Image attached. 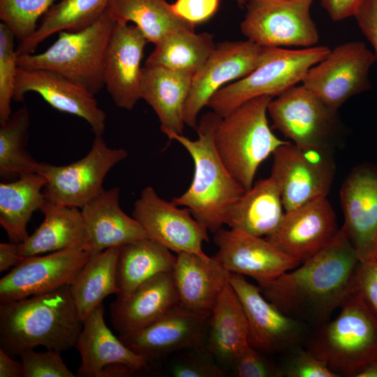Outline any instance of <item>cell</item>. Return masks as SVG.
<instances>
[{"label":"cell","instance_id":"39","mask_svg":"<svg viewBox=\"0 0 377 377\" xmlns=\"http://www.w3.org/2000/svg\"><path fill=\"white\" fill-rule=\"evenodd\" d=\"M13 32L4 23H0V124L11 116V101L18 70L17 54Z\"/></svg>","mask_w":377,"mask_h":377},{"label":"cell","instance_id":"19","mask_svg":"<svg viewBox=\"0 0 377 377\" xmlns=\"http://www.w3.org/2000/svg\"><path fill=\"white\" fill-rule=\"evenodd\" d=\"M343 213L341 229L360 262L377 258V167L353 169L340 190Z\"/></svg>","mask_w":377,"mask_h":377},{"label":"cell","instance_id":"43","mask_svg":"<svg viewBox=\"0 0 377 377\" xmlns=\"http://www.w3.org/2000/svg\"><path fill=\"white\" fill-rule=\"evenodd\" d=\"M230 367L237 377H278V365L250 345L235 357Z\"/></svg>","mask_w":377,"mask_h":377},{"label":"cell","instance_id":"1","mask_svg":"<svg viewBox=\"0 0 377 377\" xmlns=\"http://www.w3.org/2000/svg\"><path fill=\"white\" fill-rule=\"evenodd\" d=\"M360 261L343 230L325 247L297 267L258 285L286 315L316 328L330 320L351 292Z\"/></svg>","mask_w":377,"mask_h":377},{"label":"cell","instance_id":"8","mask_svg":"<svg viewBox=\"0 0 377 377\" xmlns=\"http://www.w3.org/2000/svg\"><path fill=\"white\" fill-rule=\"evenodd\" d=\"M267 113L273 127L302 150L332 154L343 140L344 127L337 110L302 84L272 98Z\"/></svg>","mask_w":377,"mask_h":377},{"label":"cell","instance_id":"16","mask_svg":"<svg viewBox=\"0 0 377 377\" xmlns=\"http://www.w3.org/2000/svg\"><path fill=\"white\" fill-rule=\"evenodd\" d=\"M263 47L249 40L225 41L194 74L184 110L185 125L196 129L198 116L213 95L230 81L238 80L258 66Z\"/></svg>","mask_w":377,"mask_h":377},{"label":"cell","instance_id":"12","mask_svg":"<svg viewBox=\"0 0 377 377\" xmlns=\"http://www.w3.org/2000/svg\"><path fill=\"white\" fill-rule=\"evenodd\" d=\"M230 282L245 312L251 346L265 355H283L304 346L310 326L281 311L244 276L230 274Z\"/></svg>","mask_w":377,"mask_h":377},{"label":"cell","instance_id":"37","mask_svg":"<svg viewBox=\"0 0 377 377\" xmlns=\"http://www.w3.org/2000/svg\"><path fill=\"white\" fill-rule=\"evenodd\" d=\"M30 114L24 107L0 124V176L8 179L36 172L38 162L27 150Z\"/></svg>","mask_w":377,"mask_h":377},{"label":"cell","instance_id":"21","mask_svg":"<svg viewBox=\"0 0 377 377\" xmlns=\"http://www.w3.org/2000/svg\"><path fill=\"white\" fill-rule=\"evenodd\" d=\"M135 26L115 22L103 61L104 85L114 104L131 110L141 98V61L147 43Z\"/></svg>","mask_w":377,"mask_h":377},{"label":"cell","instance_id":"36","mask_svg":"<svg viewBox=\"0 0 377 377\" xmlns=\"http://www.w3.org/2000/svg\"><path fill=\"white\" fill-rule=\"evenodd\" d=\"M107 11L115 22H133L154 44L171 31L195 27L178 17L165 0H110Z\"/></svg>","mask_w":377,"mask_h":377},{"label":"cell","instance_id":"23","mask_svg":"<svg viewBox=\"0 0 377 377\" xmlns=\"http://www.w3.org/2000/svg\"><path fill=\"white\" fill-rule=\"evenodd\" d=\"M36 92L54 109L77 116L90 125L96 135H103L106 114L93 94L64 75L43 68L18 67L13 101L21 102L28 92Z\"/></svg>","mask_w":377,"mask_h":377},{"label":"cell","instance_id":"14","mask_svg":"<svg viewBox=\"0 0 377 377\" xmlns=\"http://www.w3.org/2000/svg\"><path fill=\"white\" fill-rule=\"evenodd\" d=\"M133 216L149 239L171 251L193 253L205 260L211 258L202 248V243L209 241L208 230L188 208H179L172 200L161 198L153 187L142 190L134 203Z\"/></svg>","mask_w":377,"mask_h":377},{"label":"cell","instance_id":"34","mask_svg":"<svg viewBox=\"0 0 377 377\" xmlns=\"http://www.w3.org/2000/svg\"><path fill=\"white\" fill-rule=\"evenodd\" d=\"M110 0H61L45 13L35 33L20 42L17 56L32 54L51 35L62 31H78L97 21L106 11Z\"/></svg>","mask_w":377,"mask_h":377},{"label":"cell","instance_id":"38","mask_svg":"<svg viewBox=\"0 0 377 377\" xmlns=\"http://www.w3.org/2000/svg\"><path fill=\"white\" fill-rule=\"evenodd\" d=\"M55 0H0V19L20 42L36 31L37 21L54 4Z\"/></svg>","mask_w":377,"mask_h":377},{"label":"cell","instance_id":"29","mask_svg":"<svg viewBox=\"0 0 377 377\" xmlns=\"http://www.w3.org/2000/svg\"><path fill=\"white\" fill-rule=\"evenodd\" d=\"M248 345L247 319L229 281L211 311L206 350L220 364L230 367L235 357Z\"/></svg>","mask_w":377,"mask_h":377},{"label":"cell","instance_id":"13","mask_svg":"<svg viewBox=\"0 0 377 377\" xmlns=\"http://www.w3.org/2000/svg\"><path fill=\"white\" fill-rule=\"evenodd\" d=\"M272 155L270 176L279 187L285 212L326 198L335 173L332 154L302 150L288 141Z\"/></svg>","mask_w":377,"mask_h":377},{"label":"cell","instance_id":"48","mask_svg":"<svg viewBox=\"0 0 377 377\" xmlns=\"http://www.w3.org/2000/svg\"><path fill=\"white\" fill-rule=\"evenodd\" d=\"M24 258L19 253L17 243L9 242L0 244L1 272L18 265Z\"/></svg>","mask_w":377,"mask_h":377},{"label":"cell","instance_id":"9","mask_svg":"<svg viewBox=\"0 0 377 377\" xmlns=\"http://www.w3.org/2000/svg\"><path fill=\"white\" fill-rule=\"evenodd\" d=\"M128 155L123 148L109 147L96 135L89 151L81 159L65 165L38 162L36 172L43 176L45 201L81 209L103 191L109 171Z\"/></svg>","mask_w":377,"mask_h":377},{"label":"cell","instance_id":"50","mask_svg":"<svg viewBox=\"0 0 377 377\" xmlns=\"http://www.w3.org/2000/svg\"><path fill=\"white\" fill-rule=\"evenodd\" d=\"M353 377H377V360L362 367Z\"/></svg>","mask_w":377,"mask_h":377},{"label":"cell","instance_id":"32","mask_svg":"<svg viewBox=\"0 0 377 377\" xmlns=\"http://www.w3.org/2000/svg\"><path fill=\"white\" fill-rule=\"evenodd\" d=\"M172 252L149 238L120 246L117 262L119 293L117 298H126L153 276L172 271L177 256Z\"/></svg>","mask_w":377,"mask_h":377},{"label":"cell","instance_id":"10","mask_svg":"<svg viewBox=\"0 0 377 377\" xmlns=\"http://www.w3.org/2000/svg\"><path fill=\"white\" fill-rule=\"evenodd\" d=\"M313 1L249 0L241 31L262 47H313L319 38L310 15Z\"/></svg>","mask_w":377,"mask_h":377},{"label":"cell","instance_id":"41","mask_svg":"<svg viewBox=\"0 0 377 377\" xmlns=\"http://www.w3.org/2000/svg\"><path fill=\"white\" fill-rule=\"evenodd\" d=\"M20 357L23 377H76L63 361L61 352L47 350L36 352L34 348L23 351Z\"/></svg>","mask_w":377,"mask_h":377},{"label":"cell","instance_id":"35","mask_svg":"<svg viewBox=\"0 0 377 377\" xmlns=\"http://www.w3.org/2000/svg\"><path fill=\"white\" fill-rule=\"evenodd\" d=\"M145 61L194 75L216 47L213 36L195 34L191 29H179L163 36Z\"/></svg>","mask_w":377,"mask_h":377},{"label":"cell","instance_id":"26","mask_svg":"<svg viewBox=\"0 0 377 377\" xmlns=\"http://www.w3.org/2000/svg\"><path fill=\"white\" fill-rule=\"evenodd\" d=\"M176 256L172 274L179 304L194 311L211 312L230 273L215 256L209 260L186 252Z\"/></svg>","mask_w":377,"mask_h":377},{"label":"cell","instance_id":"15","mask_svg":"<svg viewBox=\"0 0 377 377\" xmlns=\"http://www.w3.org/2000/svg\"><path fill=\"white\" fill-rule=\"evenodd\" d=\"M211 312H200L179 303L142 330L119 336L148 363L184 350H206Z\"/></svg>","mask_w":377,"mask_h":377},{"label":"cell","instance_id":"30","mask_svg":"<svg viewBox=\"0 0 377 377\" xmlns=\"http://www.w3.org/2000/svg\"><path fill=\"white\" fill-rule=\"evenodd\" d=\"M281 191L270 176L260 179L232 207L226 225L258 236H268L280 225L284 214Z\"/></svg>","mask_w":377,"mask_h":377},{"label":"cell","instance_id":"31","mask_svg":"<svg viewBox=\"0 0 377 377\" xmlns=\"http://www.w3.org/2000/svg\"><path fill=\"white\" fill-rule=\"evenodd\" d=\"M45 178L37 172L0 184V224L10 242L21 243L29 236L27 224L45 202Z\"/></svg>","mask_w":377,"mask_h":377},{"label":"cell","instance_id":"7","mask_svg":"<svg viewBox=\"0 0 377 377\" xmlns=\"http://www.w3.org/2000/svg\"><path fill=\"white\" fill-rule=\"evenodd\" d=\"M114 24L106 10L82 30L59 32L57 40L45 52L17 56V66L55 71L96 95L105 87L103 56Z\"/></svg>","mask_w":377,"mask_h":377},{"label":"cell","instance_id":"6","mask_svg":"<svg viewBox=\"0 0 377 377\" xmlns=\"http://www.w3.org/2000/svg\"><path fill=\"white\" fill-rule=\"evenodd\" d=\"M330 51L327 46L297 50L263 47L256 68L246 76L217 91L207 106L224 117L252 98L278 96L302 82L308 71Z\"/></svg>","mask_w":377,"mask_h":377},{"label":"cell","instance_id":"49","mask_svg":"<svg viewBox=\"0 0 377 377\" xmlns=\"http://www.w3.org/2000/svg\"><path fill=\"white\" fill-rule=\"evenodd\" d=\"M0 377H23L21 361L14 360L1 348H0Z\"/></svg>","mask_w":377,"mask_h":377},{"label":"cell","instance_id":"51","mask_svg":"<svg viewBox=\"0 0 377 377\" xmlns=\"http://www.w3.org/2000/svg\"><path fill=\"white\" fill-rule=\"evenodd\" d=\"M240 7L246 6L249 0H235Z\"/></svg>","mask_w":377,"mask_h":377},{"label":"cell","instance_id":"47","mask_svg":"<svg viewBox=\"0 0 377 377\" xmlns=\"http://www.w3.org/2000/svg\"><path fill=\"white\" fill-rule=\"evenodd\" d=\"M364 0H320L332 20L341 21L353 16Z\"/></svg>","mask_w":377,"mask_h":377},{"label":"cell","instance_id":"11","mask_svg":"<svg viewBox=\"0 0 377 377\" xmlns=\"http://www.w3.org/2000/svg\"><path fill=\"white\" fill-rule=\"evenodd\" d=\"M374 52L361 41L337 46L312 66L302 84L330 108L338 109L350 98L369 90Z\"/></svg>","mask_w":377,"mask_h":377},{"label":"cell","instance_id":"27","mask_svg":"<svg viewBox=\"0 0 377 377\" xmlns=\"http://www.w3.org/2000/svg\"><path fill=\"white\" fill-rule=\"evenodd\" d=\"M193 76L159 66L145 64L142 68L141 98L156 114L161 130L183 134L184 110Z\"/></svg>","mask_w":377,"mask_h":377},{"label":"cell","instance_id":"42","mask_svg":"<svg viewBox=\"0 0 377 377\" xmlns=\"http://www.w3.org/2000/svg\"><path fill=\"white\" fill-rule=\"evenodd\" d=\"M207 350H191V353L176 360L170 368L175 377H224L226 372Z\"/></svg>","mask_w":377,"mask_h":377},{"label":"cell","instance_id":"33","mask_svg":"<svg viewBox=\"0 0 377 377\" xmlns=\"http://www.w3.org/2000/svg\"><path fill=\"white\" fill-rule=\"evenodd\" d=\"M120 247H113L89 259L69 285L80 318L87 316L110 295L119 293L117 262Z\"/></svg>","mask_w":377,"mask_h":377},{"label":"cell","instance_id":"20","mask_svg":"<svg viewBox=\"0 0 377 377\" xmlns=\"http://www.w3.org/2000/svg\"><path fill=\"white\" fill-rule=\"evenodd\" d=\"M218 247L215 256L230 273L251 277L264 284L301 263L278 250L266 238L232 228L214 233Z\"/></svg>","mask_w":377,"mask_h":377},{"label":"cell","instance_id":"2","mask_svg":"<svg viewBox=\"0 0 377 377\" xmlns=\"http://www.w3.org/2000/svg\"><path fill=\"white\" fill-rule=\"evenodd\" d=\"M82 325L69 285L0 302V348L10 356L39 346L66 351L75 347Z\"/></svg>","mask_w":377,"mask_h":377},{"label":"cell","instance_id":"22","mask_svg":"<svg viewBox=\"0 0 377 377\" xmlns=\"http://www.w3.org/2000/svg\"><path fill=\"white\" fill-rule=\"evenodd\" d=\"M339 230L334 209L322 198L286 212L276 230L265 238L302 263L330 243Z\"/></svg>","mask_w":377,"mask_h":377},{"label":"cell","instance_id":"28","mask_svg":"<svg viewBox=\"0 0 377 377\" xmlns=\"http://www.w3.org/2000/svg\"><path fill=\"white\" fill-rule=\"evenodd\" d=\"M44 219L35 232L18 243L24 257L64 249L88 251L87 234L80 208L45 202L40 210Z\"/></svg>","mask_w":377,"mask_h":377},{"label":"cell","instance_id":"40","mask_svg":"<svg viewBox=\"0 0 377 377\" xmlns=\"http://www.w3.org/2000/svg\"><path fill=\"white\" fill-rule=\"evenodd\" d=\"M278 365V377H339L304 346L283 355Z\"/></svg>","mask_w":377,"mask_h":377},{"label":"cell","instance_id":"4","mask_svg":"<svg viewBox=\"0 0 377 377\" xmlns=\"http://www.w3.org/2000/svg\"><path fill=\"white\" fill-rule=\"evenodd\" d=\"M304 347L338 376L353 377L377 360V318L351 288L337 318L313 328Z\"/></svg>","mask_w":377,"mask_h":377},{"label":"cell","instance_id":"24","mask_svg":"<svg viewBox=\"0 0 377 377\" xmlns=\"http://www.w3.org/2000/svg\"><path fill=\"white\" fill-rule=\"evenodd\" d=\"M179 303L172 271L160 273L142 283L127 297L110 305L111 321L119 336L149 325Z\"/></svg>","mask_w":377,"mask_h":377},{"label":"cell","instance_id":"45","mask_svg":"<svg viewBox=\"0 0 377 377\" xmlns=\"http://www.w3.org/2000/svg\"><path fill=\"white\" fill-rule=\"evenodd\" d=\"M219 4L220 0H177L171 7L178 17L195 26L209 20Z\"/></svg>","mask_w":377,"mask_h":377},{"label":"cell","instance_id":"18","mask_svg":"<svg viewBox=\"0 0 377 377\" xmlns=\"http://www.w3.org/2000/svg\"><path fill=\"white\" fill-rule=\"evenodd\" d=\"M90 257L84 249H64L24 257L0 280V302L17 300L70 285Z\"/></svg>","mask_w":377,"mask_h":377},{"label":"cell","instance_id":"44","mask_svg":"<svg viewBox=\"0 0 377 377\" xmlns=\"http://www.w3.org/2000/svg\"><path fill=\"white\" fill-rule=\"evenodd\" d=\"M351 288L377 318V258L359 263Z\"/></svg>","mask_w":377,"mask_h":377},{"label":"cell","instance_id":"17","mask_svg":"<svg viewBox=\"0 0 377 377\" xmlns=\"http://www.w3.org/2000/svg\"><path fill=\"white\" fill-rule=\"evenodd\" d=\"M101 303L83 321L75 348L81 357L77 376L128 377L143 370L147 361L108 328Z\"/></svg>","mask_w":377,"mask_h":377},{"label":"cell","instance_id":"5","mask_svg":"<svg viewBox=\"0 0 377 377\" xmlns=\"http://www.w3.org/2000/svg\"><path fill=\"white\" fill-rule=\"evenodd\" d=\"M273 98L249 100L219 120L214 134L216 151L225 166L244 188L249 189L260 165L287 143L272 131L267 118Z\"/></svg>","mask_w":377,"mask_h":377},{"label":"cell","instance_id":"25","mask_svg":"<svg viewBox=\"0 0 377 377\" xmlns=\"http://www.w3.org/2000/svg\"><path fill=\"white\" fill-rule=\"evenodd\" d=\"M119 192L117 187L104 190L80 209L90 254L148 238L140 223L121 209Z\"/></svg>","mask_w":377,"mask_h":377},{"label":"cell","instance_id":"46","mask_svg":"<svg viewBox=\"0 0 377 377\" xmlns=\"http://www.w3.org/2000/svg\"><path fill=\"white\" fill-rule=\"evenodd\" d=\"M353 16L361 31L372 45L377 61V0H364Z\"/></svg>","mask_w":377,"mask_h":377},{"label":"cell","instance_id":"3","mask_svg":"<svg viewBox=\"0 0 377 377\" xmlns=\"http://www.w3.org/2000/svg\"><path fill=\"white\" fill-rule=\"evenodd\" d=\"M221 118L213 112L202 115L195 129L198 138L193 140L183 134L161 129L168 139L184 147L194 164L190 186L172 201L188 208L194 218L212 233L226 225L232 207L245 191L216 151L214 134Z\"/></svg>","mask_w":377,"mask_h":377}]
</instances>
